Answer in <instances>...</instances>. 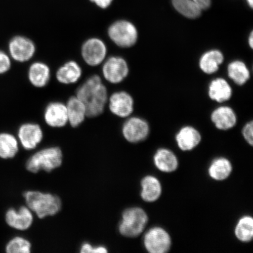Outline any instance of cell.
Wrapping results in <instances>:
<instances>
[{
    "label": "cell",
    "instance_id": "cell-1",
    "mask_svg": "<svg viewBox=\"0 0 253 253\" xmlns=\"http://www.w3.org/2000/svg\"><path fill=\"white\" fill-rule=\"evenodd\" d=\"M77 96L84 104L88 118H96L102 115L108 102V92L97 75L91 76L78 88Z\"/></svg>",
    "mask_w": 253,
    "mask_h": 253
},
{
    "label": "cell",
    "instance_id": "cell-2",
    "mask_svg": "<svg viewBox=\"0 0 253 253\" xmlns=\"http://www.w3.org/2000/svg\"><path fill=\"white\" fill-rule=\"evenodd\" d=\"M24 197L27 207L40 219L53 216L61 210V199L49 193L29 191L24 193Z\"/></svg>",
    "mask_w": 253,
    "mask_h": 253
},
{
    "label": "cell",
    "instance_id": "cell-3",
    "mask_svg": "<svg viewBox=\"0 0 253 253\" xmlns=\"http://www.w3.org/2000/svg\"><path fill=\"white\" fill-rule=\"evenodd\" d=\"M63 154L61 148L50 147L37 151L27 161L26 169L32 173L40 170L49 172L62 165Z\"/></svg>",
    "mask_w": 253,
    "mask_h": 253
},
{
    "label": "cell",
    "instance_id": "cell-4",
    "mask_svg": "<svg viewBox=\"0 0 253 253\" xmlns=\"http://www.w3.org/2000/svg\"><path fill=\"white\" fill-rule=\"evenodd\" d=\"M148 221V216L144 210L139 207L126 209L122 214L119 231L123 236L134 238L143 232Z\"/></svg>",
    "mask_w": 253,
    "mask_h": 253
},
{
    "label": "cell",
    "instance_id": "cell-5",
    "mask_svg": "<svg viewBox=\"0 0 253 253\" xmlns=\"http://www.w3.org/2000/svg\"><path fill=\"white\" fill-rule=\"evenodd\" d=\"M108 36L114 43L122 47H129L135 45L138 39L137 28L130 22L119 20L109 28Z\"/></svg>",
    "mask_w": 253,
    "mask_h": 253
},
{
    "label": "cell",
    "instance_id": "cell-6",
    "mask_svg": "<svg viewBox=\"0 0 253 253\" xmlns=\"http://www.w3.org/2000/svg\"><path fill=\"white\" fill-rule=\"evenodd\" d=\"M143 245L148 253H166L171 248L172 240L166 230L156 226L152 227L145 233Z\"/></svg>",
    "mask_w": 253,
    "mask_h": 253
},
{
    "label": "cell",
    "instance_id": "cell-7",
    "mask_svg": "<svg viewBox=\"0 0 253 253\" xmlns=\"http://www.w3.org/2000/svg\"><path fill=\"white\" fill-rule=\"evenodd\" d=\"M107 53V46L102 40L91 38L82 46L81 55L86 64L97 66L105 61Z\"/></svg>",
    "mask_w": 253,
    "mask_h": 253
},
{
    "label": "cell",
    "instance_id": "cell-8",
    "mask_svg": "<svg viewBox=\"0 0 253 253\" xmlns=\"http://www.w3.org/2000/svg\"><path fill=\"white\" fill-rule=\"evenodd\" d=\"M8 54L18 62H25L33 58L36 51L33 41L22 36H15L8 42Z\"/></svg>",
    "mask_w": 253,
    "mask_h": 253
},
{
    "label": "cell",
    "instance_id": "cell-9",
    "mask_svg": "<svg viewBox=\"0 0 253 253\" xmlns=\"http://www.w3.org/2000/svg\"><path fill=\"white\" fill-rule=\"evenodd\" d=\"M104 62L103 75L110 84H119L127 77L129 72L127 63L121 57L111 56Z\"/></svg>",
    "mask_w": 253,
    "mask_h": 253
},
{
    "label": "cell",
    "instance_id": "cell-10",
    "mask_svg": "<svg viewBox=\"0 0 253 253\" xmlns=\"http://www.w3.org/2000/svg\"><path fill=\"white\" fill-rule=\"evenodd\" d=\"M150 127L147 122L138 118L128 119L123 125L122 133L131 143L144 141L149 135Z\"/></svg>",
    "mask_w": 253,
    "mask_h": 253
},
{
    "label": "cell",
    "instance_id": "cell-11",
    "mask_svg": "<svg viewBox=\"0 0 253 253\" xmlns=\"http://www.w3.org/2000/svg\"><path fill=\"white\" fill-rule=\"evenodd\" d=\"M18 137L24 149L34 150L42 141V129L40 125L35 123H24L19 127Z\"/></svg>",
    "mask_w": 253,
    "mask_h": 253
},
{
    "label": "cell",
    "instance_id": "cell-12",
    "mask_svg": "<svg viewBox=\"0 0 253 253\" xmlns=\"http://www.w3.org/2000/svg\"><path fill=\"white\" fill-rule=\"evenodd\" d=\"M5 219L9 227L18 230H26L33 223L34 216L27 207H21L18 210L10 208L6 211Z\"/></svg>",
    "mask_w": 253,
    "mask_h": 253
},
{
    "label": "cell",
    "instance_id": "cell-13",
    "mask_svg": "<svg viewBox=\"0 0 253 253\" xmlns=\"http://www.w3.org/2000/svg\"><path fill=\"white\" fill-rule=\"evenodd\" d=\"M108 100L109 109L113 115L120 118H127L133 112V99L126 91L114 93Z\"/></svg>",
    "mask_w": 253,
    "mask_h": 253
},
{
    "label": "cell",
    "instance_id": "cell-14",
    "mask_svg": "<svg viewBox=\"0 0 253 253\" xmlns=\"http://www.w3.org/2000/svg\"><path fill=\"white\" fill-rule=\"evenodd\" d=\"M44 120L51 127H63L68 123L67 109L65 104L54 102L47 104L44 112Z\"/></svg>",
    "mask_w": 253,
    "mask_h": 253
},
{
    "label": "cell",
    "instance_id": "cell-15",
    "mask_svg": "<svg viewBox=\"0 0 253 253\" xmlns=\"http://www.w3.org/2000/svg\"><path fill=\"white\" fill-rule=\"evenodd\" d=\"M174 8L186 18H197L210 7L211 0H172Z\"/></svg>",
    "mask_w": 253,
    "mask_h": 253
},
{
    "label": "cell",
    "instance_id": "cell-16",
    "mask_svg": "<svg viewBox=\"0 0 253 253\" xmlns=\"http://www.w3.org/2000/svg\"><path fill=\"white\" fill-rule=\"evenodd\" d=\"M201 139L200 132L191 126H183L175 137L177 145L183 151L194 150L200 144Z\"/></svg>",
    "mask_w": 253,
    "mask_h": 253
},
{
    "label": "cell",
    "instance_id": "cell-17",
    "mask_svg": "<svg viewBox=\"0 0 253 253\" xmlns=\"http://www.w3.org/2000/svg\"><path fill=\"white\" fill-rule=\"evenodd\" d=\"M153 161L155 166L160 171L171 173L178 169V158L171 150L167 148H160L154 154Z\"/></svg>",
    "mask_w": 253,
    "mask_h": 253
},
{
    "label": "cell",
    "instance_id": "cell-18",
    "mask_svg": "<svg viewBox=\"0 0 253 253\" xmlns=\"http://www.w3.org/2000/svg\"><path fill=\"white\" fill-rule=\"evenodd\" d=\"M141 197L145 202H154L161 197L162 194V185L157 177L147 175L141 181Z\"/></svg>",
    "mask_w": 253,
    "mask_h": 253
},
{
    "label": "cell",
    "instance_id": "cell-19",
    "mask_svg": "<svg viewBox=\"0 0 253 253\" xmlns=\"http://www.w3.org/2000/svg\"><path fill=\"white\" fill-rule=\"evenodd\" d=\"M68 123L73 127H77L86 118V109L84 104L77 96L69 98L66 104Z\"/></svg>",
    "mask_w": 253,
    "mask_h": 253
},
{
    "label": "cell",
    "instance_id": "cell-20",
    "mask_svg": "<svg viewBox=\"0 0 253 253\" xmlns=\"http://www.w3.org/2000/svg\"><path fill=\"white\" fill-rule=\"evenodd\" d=\"M50 78V68L45 63L36 62L30 66L28 70V79L34 86L45 87L48 84Z\"/></svg>",
    "mask_w": 253,
    "mask_h": 253
},
{
    "label": "cell",
    "instance_id": "cell-21",
    "mask_svg": "<svg viewBox=\"0 0 253 253\" xmlns=\"http://www.w3.org/2000/svg\"><path fill=\"white\" fill-rule=\"evenodd\" d=\"M82 68L74 61L66 62L56 72V77L60 83L70 84L77 83L82 77Z\"/></svg>",
    "mask_w": 253,
    "mask_h": 253
},
{
    "label": "cell",
    "instance_id": "cell-22",
    "mask_svg": "<svg viewBox=\"0 0 253 253\" xmlns=\"http://www.w3.org/2000/svg\"><path fill=\"white\" fill-rule=\"evenodd\" d=\"M211 121L221 130H227L236 124L235 113L230 107L223 106L215 110L211 114Z\"/></svg>",
    "mask_w": 253,
    "mask_h": 253
},
{
    "label": "cell",
    "instance_id": "cell-23",
    "mask_svg": "<svg viewBox=\"0 0 253 253\" xmlns=\"http://www.w3.org/2000/svg\"><path fill=\"white\" fill-rule=\"evenodd\" d=\"M232 170V164L227 158L218 157L209 166L208 174L214 181H222L229 178Z\"/></svg>",
    "mask_w": 253,
    "mask_h": 253
},
{
    "label": "cell",
    "instance_id": "cell-24",
    "mask_svg": "<svg viewBox=\"0 0 253 253\" xmlns=\"http://www.w3.org/2000/svg\"><path fill=\"white\" fill-rule=\"evenodd\" d=\"M232 88L223 79L218 78L211 82L209 88V95L211 99L221 103L230 99Z\"/></svg>",
    "mask_w": 253,
    "mask_h": 253
},
{
    "label": "cell",
    "instance_id": "cell-25",
    "mask_svg": "<svg viewBox=\"0 0 253 253\" xmlns=\"http://www.w3.org/2000/svg\"><path fill=\"white\" fill-rule=\"evenodd\" d=\"M223 59V55L219 50H211L202 55L199 66L205 74H213L218 70Z\"/></svg>",
    "mask_w": 253,
    "mask_h": 253
},
{
    "label": "cell",
    "instance_id": "cell-26",
    "mask_svg": "<svg viewBox=\"0 0 253 253\" xmlns=\"http://www.w3.org/2000/svg\"><path fill=\"white\" fill-rule=\"evenodd\" d=\"M19 151L18 141L9 132L0 133V158L7 160L13 158Z\"/></svg>",
    "mask_w": 253,
    "mask_h": 253
},
{
    "label": "cell",
    "instance_id": "cell-27",
    "mask_svg": "<svg viewBox=\"0 0 253 253\" xmlns=\"http://www.w3.org/2000/svg\"><path fill=\"white\" fill-rule=\"evenodd\" d=\"M235 235L239 241L249 243L253 238V219L249 215L243 216L237 221Z\"/></svg>",
    "mask_w": 253,
    "mask_h": 253
},
{
    "label": "cell",
    "instance_id": "cell-28",
    "mask_svg": "<svg viewBox=\"0 0 253 253\" xmlns=\"http://www.w3.org/2000/svg\"><path fill=\"white\" fill-rule=\"evenodd\" d=\"M227 70L229 77L237 84H244L250 78L249 69L242 61H236L230 63Z\"/></svg>",
    "mask_w": 253,
    "mask_h": 253
},
{
    "label": "cell",
    "instance_id": "cell-29",
    "mask_svg": "<svg viewBox=\"0 0 253 253\" xmlns=\"http://www.w3.org/2000/svg\"><path fill=\"white\" fill-rule=\"evenodd\" d=\"M31 251V243L22 237H14L5 246V252L7 253H30Z\"/></svg>",
    "mask_w": 253,
    "mask_h": 253
},
{
    "label": "cell",
    "instance_id": "cell-30",
    "mask_svg": "<svg viewBox=\"0 0 253 253\" xmlns=\"http://www.w3.org/2000/svg\"><path fill=\"white\" fill-rule=\"evenodd\" d=\"M11 58L8 53L0 50V75H4L10 70Z\"/></svg>",
    "mask_w": 253,
    "mask_h": 253
},
{
    "label": "cell",
    "instance_id": "cell-31",
    "mask_svg": "<svg viewBox=\"0 0 253 253\" xmlns=\"http://www.w3.org/2000/svg\"><path fill=\"white\" fill-rule=\"evenodd\" d=\"M82 253H106L108 252L105 247L103 246H93L88 243H84L81 246Z\"/></svg>",
    "mask_w": 253,
    "mask_h": 253
},
{
    "label": "cell",
    "instance_id": "cell-32",
    "mask_svg": "<svg viewBox=\"0 0 253 253\" xmlns=\"http://www.w3.org/2000/svg\"><path fill=\"white\" fill-rule=\"evenodd\" d=\"M242 133L245 140L249 145H253V122H251L245 126L243 128Z\"/></svg>",
    "mask_w": 253,
    "mask_h": 253
},
{
    "label": "cell",
    "instance_id": "cell-33",
    "mask_svg": "<svg viewBox=\"0 0 253 253\" xmlns=\"http://www.w3.org/2000/svg\"><path fill=\"white\" fill-rule=\"evenodd\" d=\"M91 2L94 3L98 7L102 9H106L112 4L113 0H90Z\"/></svg>",
    "mask_w": 253,
    "mask_h": 253
},
{
    "label": "cell",
    "instance_id": "cell-34",
    "mask_svg": "<svg viewBox=\"0 0 253 253\" xmlns=\"http://www.w3.org/2000/svg\"><path fill=\"white\" fill-rule=\"evenodd\" d=\"M249 43L250 46H251L252 47V48H253V32L251 34V35H250L249 39Z\"/></svg>",
    "mask_w": 253,
    "mask_h": 253
},
{
    "label": "cell",
    "instance_id": "cell-35",
    "mask_svg": "<svg viewBox=\"0 0 253 253\" xmlns=\"http://www.w3.org/2000/svg\"><path fill=\"white\" fill-rule=\"evenodd\" d=\"M247 1H248V4L252 8L253 7V0H247Z\"/></svg>",
    "mask_w": 253,
    "mask_h": 253
}]
</instances>
